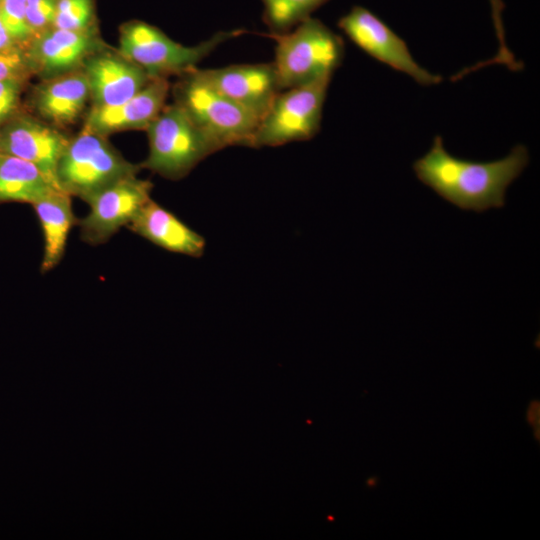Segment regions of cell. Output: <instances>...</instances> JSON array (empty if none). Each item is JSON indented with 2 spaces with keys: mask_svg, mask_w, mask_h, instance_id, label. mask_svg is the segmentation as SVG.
<instances>
[{
  "mask_svg": "<svg viewBox=\"0 0 540 540\" xmlns=\"http://www.w3.org/2000/svg\"><path fill=\"white\" fill-rule=\"evenodd\" d=\"M489 2L494 27L499 41V49L494 58L477 63V66L479 68H483L491 64H505L512 71L521 70L523 68L522 63L515 59L505 43V33L502 23V11L504 9V4L502 0H489Z\"/></svg>",
  "mask_w": 540,
  "mask_h": 540,
  "instance_id": "22",
  "label": "cell"
},
{
  "mask_svg": "<svg viewBox=\"0 0 540 540\" xmlns=\"http://www.w3.org/2000/svg\"><path fill=\"white\" fill-rule=\"evenodd\" d=\"M152 187L149 180L140 179L136 174L121 178L87 197L84 201L90 210L78 221L82 240L91 245L109 240L151 200Z\"/></svg>",
  "mask_w": 540,
  "mask_h": 540,
  "instance_id": "9",
  "label": "cell"
},
{
  "mask_svg": "<svg viewBox=\"0 0 540 540\" xmlns=\"http://www.w3.org/2000/svg\"><path fill=\"white\" fill-rule=\"evenodd\" d=\"M127 226L139 236L173 253L200 257L205 251L203 236L152 199Z\"/></svg>",
  "mask_w": 540,
  "mask_h": 540,
  "instance_id": "16",
  "label": "cell"
},
{
  "mask_svg": "<svg viewBox=\"0 0 540 540\" xmlns=\"http://www.w3.org/2000/svg\"><path fill=\"white\" fill-rule=\"evenodd\" d=\"M376 483H377V481H376L375 478H374V479H369V480L367 481V484H368V485H372V486L375 485Z\"/></svg>",
  "mask_w": 540,
  "mask_h": 540,
  "instance_id": "28",
  "label": "cell"
},
{
  "mask_svg": "<svg viewBox=\"0 0 540 540\" xmlns=\"http://www.w3.org/2000/svg\"><path fill=\"white\" fill-rule=\"evenodd\" d=\"M331 78L281 90L259 120L251 147H276L316 136Z\"/></svg>",
  "mask_w": 540,
  "mask_h": 540,
  "instance_id": "7",
  "label": "cell"
},
{
  "mask_svg": "<svg viewBox=\"0 0 540 540\" xmlns=\"http://www.w3.org/2000/svg\"><path fill=\"white\" fill-rule=\"evenodd\" d=\"M330 0H261L263 21L270 34H283L312 17V13Z\"/></svg>",
  "mask_w": 540,
  "mask_h": 540,
  "instance_id": "19",
  "label": "cell"
},
{
  "mask_svg": "<svg viewBox=\"0 0 540 540\" xmlns=\"http://www.w3.org/2000/svg\"><path fill=\"white\" fill-rule=\"evenodd\" d=\"M69 140L59 128L28 115L12 116L0 127V152L34 164L57 186L58 162Z\"/></svg>",
  "mask_w": 540,
  "mask_h": 540,
  "instance_id": "12",
  "label": "cell"
},
{
  "mask_svg": "<svg viewBox=\"0 0 540 540\" xmlns=\"http://www.w3.org/2000/svg\"><path fill=\"white\" fill-rule=\"evenodd\" d=\"M105 46L97 29L52 27L34 35L24 48L33 74L47 79L81 69L89 56Z\"/></svg>",
  "mask_w": 540,
  "mask_h": 540,
  "instance_id": "10",
  "label": "cell"
},
{
  "mask_svg": "<svg viewBox=\"0 0 540 540\" xmlns=\"http://www.w3.org/2000/svg\"><path fill=\"white\" fill-rule=\"evenodd\" d=\"M81 69L89 84L92 107L121 104L153 79L118 50L107 46L89 56Z\"/></svg>",
  "mask_w": 540,
  "mask_h": 540,
  "instance_id": "13",
  "label": "cell"
},
{
  "mask_svg": "<svg viewBox=\"0 0 540 540\" xmlns=\"http://www.w3.org/2000/svg\"><path fill=\"white\" fill-rule=\"evenodd\" d=\"M89 100V84L82 69L42 79L32 98L41 119L59 129L73 125Z\"/></svg>",
  "mask_w": 540,
  "mask_h": 540,
  "instance_id": "15",
  "label": "cell"
},
{
  "mask_svg": "<svg viewBox=\"0 0 540 540\" xmlns=\"http://www.w3.org/2000/svg\"><path fill=\"white\" fill-rule=\"evenodd\" d=\"M0 21L18 46L24 47L34 36L26 17V0H0Z\"/></svg>",
  "mask_w": 540,
  "mask_h": 540,
  "instance_id": "21",
  "label": "cell"
},
{
  "mask_svg": "<svg viewBox=\"0 0 540 540\" xmlns=\"http://www.w3.org/2000/svg\"><path fill=\"white\" fill-rule=\"evenodd\" d=\"M25 79H7L0 81V127L14 114L20 101Z\"/></svg>",
  "mask_w": 540,
  "mask_h": 540,
  "instance_id": "25",
  "label": "cell"
},
{
  "mask_svg": "<svg viewBox=\"0 0 540 540\" xmlns=\"http://www.w3.org/2000/svg\"><path fill=\"white\" fill-rule=\"evenodd\" d=\"M33 74L25 48L14 46L0 53V81L7 79H25Z\"/></svg>",
  "mask_w": 540,
  "mask_h": 540,
  "instance_id": "23",
  "label": "cell"
},
{
  "mask_svg": "<svg viewBox=\"0 0 540 540\" xmlns=\"http://www.w3.org/2000/svg\"><path fill=\"white\" fill-rule=\"evenodd\" d=\"M173 96L216 152L230 146L251 147L259 120L212 88L196 68L179 76Z\"/></svg>",
  "mask_w": 540,
  "mask_h": 540,
  "instance_id": "3",
  "label": "cell"
},
{
  "mask_svg": "<svg viewBox=\"0 0 540 540\" xmlns=\"http://www.w3.org/2000/svg\"><path fill=\"white\" fill-rule=\"evenodd\" d=\"M57 189L59 187L34 164L0 152V203L32 205Z\"/></svg>",
  "mask_w": 540,
  "mask_h": 540,
  "instance_id": "18",
  "label": "cell"
},
{
  "mask_svg": "<svg viewBox=\"0 0 540 540\" xmlns=\"http://www.w3.org/2000/svg\"><path fill=\"white\" fill-rule=\"evenodd\" d=\"M14 46H18L14 43L7 30L0 21V53L6 51Z\"/></svg>",
  "mask_w": 540,
  "mask_h": 540,
  "instance_id": "26",
  "label": "cell"
},
{
  "mask_svg": "<svg viewBox=\"0 0 540 540\" xmlns=\"http://www.w3.org/2000/svg\"><path fill=\"white\" fill-rule=\"evenodd\" d=\"M528 163V148L523 144L515 145L502 159L474 162L451 155L437 135L412 167L416 177L444 200L462 210L484 212L505 206L508 186Z\"/></svg>",
  "mask_w": 540,
  "mask_h": 540,
  "instance_id": "1",
  "label": "cell"
},
{
  "mask_svg": "<svg viewBox=\"0 0 540 540\" xmlns=\"http://www.w3.org/2000/svg\"><path fill=\"white\" fill-rule=\"evenodd\" d=\"M337 24L349 40L363 52L410 76L418 84L431 86L443 81L441 75L431 73L420 66L413 58L406 42L369 9L353 6L339 18Z\"/></svg>",
  "mask_w": 540,
  "mask_h": 540,
  "instance_id": "8",
  "label": "cell"
},
{
  "mask_svg": "<svg viewBox=\"0 0 540 540\" xmlns=\"http://www.w3.org/2000/svg\"><path fill=\"white\" fill-rule=\"evenodd\" d=\"M53 27L70 31L97 29L93 0H57Z\"/></svg>",
  "mask_w": 540,
  "mask_h": 540,
  "instance_id": "20",
  "label": "cell"
},
{
  "mask_svg": "<svg viewBox=\"0 0 540 540\" xmlns=\"http://www.w3.org/2000/svg\"><path fill=\"white\" fill-rule=\"evenodd\" d=\"M149 151L140 164L160 176L179 180L215 153L212 144L181 106L166 104L145 130Z\"/></svg>",
  "mask_w": 540,
  "mask_h": 540,
  "instance_id": "5",
  "label": "cell"
},
{
  "mask_svg": "<svg viewBox=\"0 0 540 540\" xmlns=\"http://www.w3.org/2000/svg\"><path fill=\"white\" fill-rule=\"evenodd\" d=\"M71 197L57 189L32 204L43 233L42 273L54 269L62 260L69 233L77 222Z\"/></svg>",
  "mask_w": 540,
  "mask_h": 540,
  "instance_id": "17",
  "label": "cell"
},
{
  "mask_svg": "<svg viewBox=\"0 0 540 540\" xmlns=\"http://www.w3.org/2000/svg\"><path fill=\"white\" fill-rule=\"evenodd\" d=\"M57 0H26L27 22L36 35L53 27Z\"/></svg>",
  "mask_w": 540,
  "mask_h": 540,
  "instance_id": "24",
  "label": "cell"
},
{
  "mask_svg": "<svg viewBox=\"0 0 540 540\" xmlns=\"http://www.w3.org/2000/svg\"><path fill=\"white\" fill-rule=\"evenodd\" d=\"M534 406H531L528 411V420L532 425H538L539 424V403L538 401L533 402Z\"/></svg>",
  "mask_w": 540,
  "mask_h": 540,
  "instance_id": "27",
  "label": "cell"
},
{
  "mask_svg": "<svg viewBox=\"0 0 540 540\" xmlns=\"http://www.w3.org/2000/svg\"><path fill=\"white\" fill-rule=\"evenodd\" d=\"M196 71L212 88L258 120L281 91L272 62L235 64L211 69L196 68Z\"/></svg>",
  "mask_w": 540,
  "mask_h": 540,
  "instance_id": "11",
  "label": "cell"
},
{
  "mask_svg": "<svg viewBox=\"0 0 540 540\" xmlns=\"http://www.w3.org/2000/svg\"><path fill=\"white\" fill-rule=\"evenodd\" d=\"M244 32L242 29L220 31L197 45L186 46L151 24L132 20L120 27L118 51L151 78L168 79L197 68L219 45Z\"/></svg>",
  "mask_w": 540,
  "mask_h": 540,
  "instance_id": "4",
  "label": "cell"
},
{
  "mask_svg": "<svg viewBox=\"0 0 540 540\" xmlns=\"http://www.w3.org/2000/svg\"><path fill=\"white\" fill-rule=\"evenodd\" d=\"M275 40L272 62L281 90L332 77L345 55L343 39L321 20L310 17Z\"/></svg>",
  "mask_w": 540,
  "mask_h": 540,
  "instance_id": "2",
  "label": "cell"
},
{
  "mask_svg": "<svg viewBox=\"0 0 540 540\" xmlns=\"http://www.w3.org/2000/svg\"><path fill=\"white\" fill-rule=\"evenodd\" d=\"M169 91L168 79L153 78L121 104L91 107L83 129L105 137L121 131L146 130L166 105Z\"/></svg>",
  "mask_w": 540,
  "mask_h": 540,
  "instance_id": "14",
  "label": "cell"
},
{
  "mask_svg": "<svg viewBox=\"0 0 540 540\" xmlns=\"http://www.w3.org/2000/svg\"><path fill=\"white\" fill-rule=\"evenodd\" d=\"M140 165L126 160L107 137L83 129L70 138L56 170L58 187L82 200L107 185L136 175Z\"/></svg>",
  "mask_w": 540,
  "mask_h": 540,
  "instance_id": "6",
  "label": "cell"
}]
</instances>
